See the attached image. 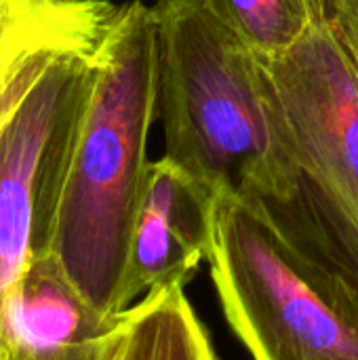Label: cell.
Returning a JSON list of instances; mask_svg holds the SVG:
<instances>
[{"mask_svg": "<svg viewBox=\"0 0 358 360\" xmlns=\"http://www.w3.org/2000/svg\"><path fill=\"white\" fill-rule=\"evenodd\" d=\"M156 97V15L133 0L118 8L99 44L97 80L42 253L108 321L129 308L131 243L148 181Z\"/></svg>", "mask_w": 358, "mask_h": 360, "instance_id": "1", "label": "cell"}, {"mask_svg": "<svg viewBox=\"0 0 358 360\" xmlns=\"http://www.w3.org/2000/svg\"><path fill=\"white\" fill-rule=\"evenodd\" d=\"M165 158L217 196L283 192L300 160L264 55L194 0L154 4Z\"/></svg>", "mask_w": 358, "mask_h": 360, "instance_id": "2", "label": "cell"}, {"mask_svg": "<svg viewBox=\"0 0 358 360\" xmlns=\"http://www.w3.org/2000/svg\"><path fill=\"white\" fill-rule=\"evenodd\" d=\"M209 264L224 316L253 360H358V291L257 202L217 198Z\"/></svg>", "mask_w": 358, "mask_h": 360, "instance_id": "3", "label": "cell"}, {"mask_svg": "<svg viewBox=\"0 0 358 360\" xmlns=\"http://www.w3.org/2000/svg\"><path fill=\"white\" fill-rule=\"evenodd\" d=\"M97 46L57 55L0 129V350L17 285L46 249L97 80Z\"/></svg>", "mask_w": 358, "mask_h": 360, "instance_id": "4", "label": "cell"}, {"mask_svg": "<svg viewBox=\"0 0 358 360\" xmlns=\"http://www.w3.org/2000/svg\"><path fill=\"white\" fill-rule=\"evenodd\" d=\"M300 165L358 219V68L325 21L264 57Z\"/></svg>", "mask_w": 358, "mask_h": 360, "instance_id": "5", "label": "cell"}, {"mask_svg": "<svg viewBox=\"0 0 358 360\" xmlns=\"http://www.w3.org/2000/svg\"><path fill=\"white\" fill-rule=\"evenodd\" d=\"M217 194L169 158L150 162L146 192L131 243L127 304L150 289L186 285L209 259Z\"/></svg>", "mask_w": 358, "mask_h": 360, "instance_id": "6", "label": "cell"}, {"mask_svg": "<svg viewBox=\"0 0 358 360\" xmlns=\"http://www.w3.org/2000/svg\"><path fill=\"white\" fill-rule=\"evenodd\" d=\"M116 321L99 316L49 255H32L11 304L8 344L36 350L80 344L110 333Z\"/></svg>", "mask_w": 358, "mask_h": 360, "instance_id": "7", "label": "cell"}, {"mask_svg": "<svg viewBox=\"0 0 358 360\" xmlns=\"http://www.w3.org/2000/svg\"><path fill=\"white\" fill-rule=\"evenodd\" d=\"M186 285L150 289L118 316L110 360H219Z\"/></svg>", "mask_w": 358, "mask_h": 360, "instance_id": "8", "label": "cell"}, {"mask_svg": "<svg viewBox=\"0 0 358 360\" xmlns=\"http://www.w3.org/2000/svg\"><path fill=\"white\" fill-rule=\"evenodd\" d=\"M264 57L298 44L319 21L321 0H194Z\"/></svg>", "mask_w": 358, "mask_h": 360, "instance_id": "9", "label": "cell"}, {"mask_svg": "<svg viewBox=\"0 0 358 360\" xmlns=\"http://www.w3.org/2000/svg\"><path fill=\"white\" fill-rule=\"evenodd\" d=\"M116 331H118V321L110 333L80 344L42 348V350L8 344L4 350H0V360H110L116 346Z\"/></svg>", "mask_w": 358, "mask_h": 360, "instance_id": "10", "label": "cell"}, {"mask_svg": "<svg viewBox=\"0 0 358 360\" xmlns=\"http://www.w3.org/2000/svg\"><path fill=\"white\" fill-rule=\"evenodd\" d=\"M323 21L354 57L358 53V0H321Z\"/></svg>", "mask_w": 358, "mask_h": 360, "instance_id": "11", "label": "cell"}, {"mask_svg": "<svg viewBox=\"0 0 358 360\" xmlns=\"http://www.w3.org/2000/svg\"><path fill=\"white\" fill-rule=\"evenodd\" d=\"M354 61H357V68H358V53H357V55H354Z\"/></svg>", "mask_w": 358, "mask_h": 360, "instance_id": "12", "label": "cell"}]
</instances>
